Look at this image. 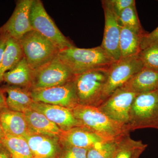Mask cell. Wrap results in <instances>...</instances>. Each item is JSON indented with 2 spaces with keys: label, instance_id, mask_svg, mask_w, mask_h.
I'll use <instances>...</instances> for the list:
<instances>
[{
  "label": "cell",
  "instance_id": "6da1fadb",
  "mask_svg": "<svg viewBox=\"0 0 158 158\" xmlns=\"http://www.w3.org/2000/svg\"><path fill=\"white\" fill-rule=\"evenodd\" d=\"M58 57L74 76L93 69L108 68L114 62L101 45L90 48L73 47L60 51Z\"/></svg>",
  "mask_w": 158,
  "mask_h": 158
},
{
  "label": "cell",
  "instance_id": "7a4b0ae2",
  "mask_svg": "<svg viewBox=\"0 0 158 158\" xmlns=\"http://www.w3.org/2000/svg\"><path fill=\"white\" fill-rule=\"evenodd\" d=\"M109 68L93 69L74 76L73 81L79 105L96 107L101 105Z\"/></svg>",
  "mask_w": 158,
  "mask_h": 158
},
{
  "label": "cell",
  "instance_id": "3957f363",
  "mask_svg": "<svg viewBox=\"0 0 158 158\" xmlns=\"http://www.w3.org/2000/svg\"><path fill=\"white\" fill-rule=\"evenodd\" d=\"M72 111L83 126L109 140H113L123 133L130 132L126 125L113 120L98 107L78 105Z\"/></svg>",
  "mask_w": 158,
  "mask_h": 158
},
{
  "label": "cell",
  "instance_id": "277c9868",
  "mask_svg": "<svg viewBox=\"0 0 158 158\" xmlns=\"http://www.w3.org/2000/svg\"><path fill=\"white\" fill-rule=\"evenodd\" d=\"M19 41L24 57L34 70L56 58L60 51L50 40L33 30L25 34Z\"/></svg>",
  "mask_w": 158,
  "mask_h": 158
},
{
  "label": "cell",
  "instance_id": "5b68a950",
  "mask_svg": "<svg viewBox=\"0 0 158 158\" xmlns=\"http://www.w3.org/2000/svg\"><path fill=\"white\" fill-rule=\"evenodd\" d=\"M129 131L140 129H158V94L156 91L139 94L134 99L129 113Z\"/></svg>",
  "mask_w": 158,
  "mask_h": 158
},
{
  "label": "cell",
  "instance_id": "8992f818",
  "mask_svg": "<svg viewBox=\"0 0 158 158\" xmlns=\"http://www.w3.org/2000/svg\"><path fill=\"white\" fill-rule=\"evenodd\" d=\"M30 21L33 30L48 38L60 51L74 46L58 28L40 0H33Z\"/></svg>",
  "mask_w": 158,
  "mask_h": 158
},
{
  "label": "cell",
  "instance_id": "52a82bcc",
  "mask_svg": "<svg viewBox=\"0 0 158 158\" xmlns=\"http://www.w3.org/2000/svg\"><path fill=\"white\" fill-rule=\"evenodd\" d=\"M144 67L139 56L121 59L114 62L109 67L105 86L103 102L118 88L123 86Z\"/></svg>",
  "mask_w": 158,
  "mask_h": 158
},
{
  "label": "cell",
  "instance_id": "ba28073f",
  "mask_svg": "<svg viewBox=\"0 0 158 158\" xmlns=\"http://www.w3.org/2000/svg\"><path fill=\"white\" fill-rule=\"evenodd\" d=\"M30 91L34 102L61 106L72 110L79 105L73 79L62 85L32 89Z\"/></svg>",
  "mask_w": 158,
  "mask_h": 158
},
{
  "label": "cell",
  "instance_id": "9c48e42d",
  "mask_svg": "<svg viewBox=\"0 0 158 158\" xmlns=\"http://www.w3.org/2000/svg\"><path fill=\"white\" fill-rule=\"evenodd\" d=\"M74 77V75L58 56L51 62L34 70L31 89L62 85L73 80Z\"/></svg>",
  "mask_w": 158,
  "mask_h": 158
},
{
  "label": "cell",
  "instance_id": "30bf717a",
  "mask_svg": "<svg viewBox=\"0 0 158 158\" xmlns=\"http://www.w3.org/2000/svg\"><path fill=\"white\" fill-rule=\"evenodd\" d=\"M137 94L122 87L103 102L98 109L113 120L127 125L131 107Z\"/></svg>",
  "mask_w": 158,
  "mask_h": 158
},
{
  "label": "cell",
  "instance_id": "8fae6325",
  "mask_svg": "<svg viewBox=\"0 0 158 158\" xmlns=\"http://www.w3.org/2000/svg\"><path fill=\"white\" fill-rule=\"evenodd\" d=\"M33 0H19L11 17L0 27V35L19 40L27 33L33 30L30 12Z\"/></svg>",
  "mask_w": 158,
  "mask_h": 158
},
{
  "label": "cell",
  "instance_id": "7c38bea8",
  "mask_svg": "<svg viewBox=\"0 0 158 158\" xmlns=\"http://www.w3.org/2000/svg\"><path fill=\"white\" fill-rule=\"evenodd\" d=\"M104 11L105 28L101 46L114 62L120 59L119 48L121 27L118 16L113 11L107 0L102 1Z\"/></svg>",
  "mask_w": 158,
  "mask_h": 158
},
{
  "label": "cell",
  "instance_id": "4fadbf2b",
  "mask_svg": "<svg viewBox=\"0 0 158 158\" xmlns=\"http://www.w3.org/2000/svg\"><path fill=\"white\" fill-rule=\"evenodd\" d=\"M31 109L42 113L49 120L56 125L62 131L83 126L74 116L72 110L56 105L34 102Z\"/></svg>",
  "mask_w": 158,
  "mask_h": 158
},
{
  "label": "cell",
  "instance_id": "5bb4252c",
  "mask_svg": "<svg viewBox=\"0 0 158 158\" xmlns=\"http://www.w3.org/2000/svg\"><path fill=\"white\" fill-rule=\"evenodd\" d=\"M23 137L33 158H58L62 147L59 136L29 133Z\"/></svg>",
  "mask_w": 158,
  "mask_h": 158
},
{
  "label": "cell",
  "instance_id": "9a60e30c",
  "mask_svg": "<svg viewBox=\"0 0 158 158\" xmlns=\"http://www.w3.org/2000/svg\"><path fill=\"white\" fill-rule=\"evenodd\" d=\"M59 136L62 143L87 149L112 140L107 139L84 126L77 127L62 131Z\"/></svg>",
  "mask_w": 158,
  "mask_h": 158
},
{
  "label": "cell",
  "instance_id": "2e32d148",
  "mask_svg": "<svg viewBox=\"0 0 158 158\" xmlns=\"http://www.w3.org/2000/svg\"><path fill=\"white\" fill-rule=\"evenodd\" d=\"M122 87L137 94L156 91L158 71L143 67Z\"/></svg>",
  "mask_w": 158,
  "mask_h": 158
},
{
  "label": "cell",
  "instance_id": "e0dca14e",
  "mask_svg": "<svg viewBox=\"0 0 158 158\" xmlns=\"http://www.w3.org/2000/svg\"><path fill=\"white\" fill-rule=\"evenodd\" d=\"M2 88L9 110L23 113L26 110L31 109L34 101L30 90L8 85Z\"/></svg>",
  "mask_w": 158,
  "mask_h": 158
},
{
  "label": "cell",
  "instance_id": "ac0fdd59",
  "mask_svg": "<svg viewBox=\"0 0 158 158\" xmlns=\"http://www.w3.org/2000/svg\"><path fill=\"white\" fill-rule=\"evenodd\" d=\"M0 119L6 136L24 137L30 133L24 113L5 109L0 111Z\"/></svg>",
  "mask_w": 158,
  "mask_h": 158
},
{
  "label": "cell",
  "instance_id": "d6986e66",
  "mask_svg": "<svg viewBox=\"0 0 158 158\" xmlns=\"http://www.w3.org/2000/svg\"><path fill=\"white\" fill-rule=\"evenodd\" d=\"M34 73V70L23 57L14 68L5 74L3 81L8 85L18 86L30 90L32 88Z\"/></svg>",
  "mask_w": 158,
  "mask_h": 158
},
{
  "label": "cell",
  "instance_id": "ffe728a7",
  "mask_svg": "<svg viewBox=\"0 0 158 158\" xmlns=\"http://www.w3.org/2000/svg\"><path fill=\"white\" fill-rule=\"evenodd\" d=\"M30 133L59 136L62 130L42 113L30 109L24 112Z\"/></svg>",
  "mask_w": 158,
  "mask_h": 158
},
{
  "label": "cell",
  "instance_id": "44dd1931",
  "mask_svg": "<svg viewBox=\"0 0 158 158\" xmlns=\"http://www.w3.org/2000/svg\"><path fill=\"white\" fill-rule=\"evenodd\" d=\"M145 34L121 27L119 41L120 59L139 56L141 51V42Z\"/></svg>",
  "mask_w": 158,
  "mask_h": 158
},
{
  "label": "cell",
  "instance_id": "7402d4cb",
  "mask_svg": "<svg viewBox=\"0 0 158 158\" xmlns=\"http://www.w3.org/2000/svg\"><path fill=\"white\" fill-rule=\"evenodd\" d=\"M23 57L19 40L8 37L6 49L0 62V83L3 82L5 74L14 68Z\"/></svg>",
  "mask_w": 158,
  "mask_h": 158
},
{
  "label": "cell",
  "instance_id": "603a6c76",
  "mask_svg": "<svg viewBox=\"0 0 158 158\" xmlns=\"http://www.w3.org/2000/svg\"><path fill=\"white\" fill-rule=\"evenodd\" d=\"M147 144L141 141L131 138L130 132H127L117 138V145L113 158H134L141 150H145Z\"/></svg>",
  "mask_w": 158,
  "mask_h": 158
},
{
  "label": "cell",
  "instance_id": "cb8c5ba5",
  "mask_svg": "<svg viewBox=\"0 0 158 158\" xmlns=\"http://www.w3.org/2000/svg\"><path fill=\"white\" fill-rule=\"evenodd\" d=\"M2 142L12 158H33L28 143L23 137L6 135Z\"/></svg>",
  "mask_w": 158,
  "mask_h": 158
},
{
  "label": "cell",
  "instance_id": "d4e9b609",
  "mask_svg": "<svg viewBox=\"0 0 158 158\" xmlns=\"http://www.w3.org/2000/svg\"><path fill=\"white\" fill-rule=\"evenodd\" d=\"M118 17V22L121 27L132 29L140 33H145L138 18L136 3L125 9Z\"/></svg>",
  "mask_w": 158,
  "mask_h": 158
},
{
  "label": "cell",
  "instance_id": "484cf974",
  "mask_svg": "<svg viewBox=\"0 0 158 158\" xmlns=\"http://www.w3.org/2000/svg\"><path fill=\"white\" fill-rule=\"evenodd\" d=\"M117 138L88 149L87 158H113L117 145Z\"/></svg>",
  "mask_w": 158,
  "mask_h": 158
},
{
  "label": "cell",
  "instance_id": "4316f807",
  "mask_svg": "<svg viewBox=\"0 0 158 158\" xmlns=\"http://www.w3.org/2000/svg\"><path fill=\"white\" fill-rule=\"evenodd\" d=\"M139 57L144 67L158 71V44L142 50Z\"/></svg>",
  "mask_w": 158,
  "mask_h": 158
},
{
  "label": "cell",
  "instance_id": "83f0119b",
  "mask_svg": "<svg viewBox=\"0 0 158 158\" xmlns=\"http://www.w3.org/2000/svg\"><path fill=\"white\" fill-rule=\"evenodd\" d=\"M58 158H87L88 149L62 143Z\"/></svg>",
  "mask_w": 158,
  "mask_h": 158
},
{
  "label": "cell",
  "instance_id": "f1b7e54d",
  "mask_svg": "<svg viewBox=\"0 0 158 158\" xmlns=\"http://www.w3.org/2000/svg\"><path fill=\"white\" fill-rule=\"evenodd\" d=\"M107 2L118 17L125 9L136 3L135 0H107Z\"/></svg>",
  "mask_w": 158,
  "mask_h": 158
},
{
  "label": "cell",
  "instance_id": "f546056e",
  "mask_svg": "<svg viewBox=\"0 0 158 158\" xmlns=\"http://www.w3.org/2000/svg\"><path fill=\"white\" fill-rule=\"evenodd\" d=\"M158 44V27L151 33H146L144 34L141 42V51L151 46Z\"/></svg>",
  "mask_w": 158,
  "mask_h": 158
},
{
  "label": "cell",
  "instance_id": "4dcf8cb0",
  "mask_svg": "<svg viewBox=\"0 0 158 158\" xmlns=\"http://www.w3.org/2000/svg\"><path fill=\"white\" fill-rule=\"evenodd\" d=\"M8 37L4 35H0V62L6 49Z\"/></svg>",
  "mask_w": 158,
  "mask_h": 158
},
{
  "label": "cell",
  "instance_id": "1f68e13d",
  "mask_svg": "<svg viewBox=\"0 0 158 158\" xmlns=\"http://www.w3.org/2000/svg\"><path fill=\"white\" fill-rule=\"evenodd\" d=\"M0 158H12L9 149L2 142H0Z\"/></svg>",
  "mask_w": 158,
  "mask_h": 158
},
{
  "label": "cell",
  "instance_id": "d6a6232c",
  "mask_svg": "<svg viewBox=\"0 0 158 158\" xmlns=\"http://www.w3.org/2000/svg\"><path fill=\"white\" fill-rule=\"evenodd\" d=\"M8 109L6 104V97L2 87H0V111Z\"/></svg>",
  "mask_w": 158,
  "mask_h": 158
},
{
  "label": "cell",
  "instance_id": "836d02e7",
  "mask_svg": "<svg viewBox=\"0 0 158 158\" xmlns=\"http://www.w3.org/2000/svg\"><path fill=\"white\" fill-rule=\"evenodd\" d=\"M5 137H6V135H5L2 127L1 119H0V142H2L4 139H5Z\"/></svg>",
  "mask_w": 158,
  "mask_h": 158
},
{
  "label": "cell",
  "instance_id": "e575fe53",
  "mask_svg": "<svg viewBox=\"0 0 158 158\" xmlns=\"http://www.w3.org/2000/svg\"><path fill=\"white\" fill-rule=\"evenodd\" d=\"M144 150H141L140 151H139V152L137 153V154L135 155V156H134V158H139L140 156H141L142 153L144 151Z\"/></svg>",
  "mask_w": 158,
  "mask_h": 158
},
{
  "label": "cell",
  "instance_id": "d590c367",
  "mask_svg": "<svg viewBox=\"0 0 158 158\" xmlns=\"http://www.w3.org/2000/svg\"><path fill=\"white\" fill-rule=\"evenodd\" d=\"M156 91H157V93L158 94V90H156Z\"/></svg>",
  "mask_w": 158,
  "mask_h": 158
}]
</instances>
